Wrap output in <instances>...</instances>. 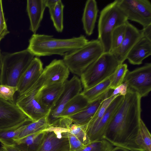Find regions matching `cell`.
<instances>
[{"instance_id":"14","label":"cell","mask_w":151,"mask_h":151,"mask_svg":"<svg viewBox=\"0 0 151 151\" xmlns=\"http://www.w3.org/2000/svg\"><path fill=\"white\" fill-rule=\"evenodd\" d=\"M69 73L68 68L62 60H53L43 69L44 86L64 84L67 80Z\"/></svg>"},{"instance_id":"12","label":"cell","mask_w":151,"mask_h":151,"mask_svg":"<svg viewBox=\"0 0 151 151\" xmlns=\"http://www.w3.org/2000/svg\"><path fill=\"white\" fill-rule=\"evenodd\" d=\"M30 122L15 103L0 98V130Z\"/></svg>"},{"instance_id":"18","label":"cell","mask_w":151,"mask_h":151,"mask_svg":"<svg viewBox=\"0 0 151 151\" xmlns=\"http://www.w3.org/2000/svg\"><path fill=\"white\" fill-rule=\"evenodd\" d=\"M64 89V83L44 86L38 92L37 98L40 104L50 111L54 106Z\"/></svg>"},{"instance_id":"42","label":"cell","mask_w":151,"mask_h":151,"mask_svg":"<svg viewBox=\"0 0 151 151\" xmlns=\"http://www.w3.org/2000/svg\"><path fill=\"white\" fill-rule=\"evenodd\" d=\"M111 151H129V150L122 147H114Z\"/></svg>"},{"instance_id":"13","label":"cell","mask_w":151,"mask_h":151,"mask_svg":"<svg viewBox=\"0 0 151 151\" xmlns=\"http://www.w3.org/2000/svg\"><path fill=\"white\" fill-rule=\"evenodd\" d=\"M142 36L141 30L127 21L125 36L121 45L117 48L110 52L120 64L123 63L131 50Z\"/></svg>"},{"instance_id":"10","label":"cell","mask_w":151,"mask_h":151,"mask_svg":"<svg viewBox=\"0 0 151 151\" xmlns=\"http://www.w3.org/2000/svg\"><path fill=\"white\" fill-rule=\"evenodd\" d=\"M127 19L144 27L151 24V3L148 0H118Z\"/></svg>"},{"instance_id":"36","label":"cell","mask_w":151,"mask_h":151,"mask_svg":"<svg viewBox=\"0 0 151 151\" xmlns=\"http://www.w3.org/2000/svg\"><path fill=\"white\" fill-rule=\"evenodd\" d=\"M67 135L70 145V151H78L83 148L85 146L77 137L68 131Z\"/></svg>"},{"instance_id":"27","label":"cell","mask_w":151,"mask_h":151,"mask_svg":"<svg viewBox=\"0 0 151 151\" xmlns=\"http://www.w3.org/2000/svg\"><path fill=\"white\" fill-rule=\"evenodd\" d=\"M47 115L37 121L26 124L16 141L28 135L42 131L47 128L49 126L47 123Z\"/></svg>"},{"instance_id":"30","label":"cell","mask_w":151,"mask_h":151,"mask_svg":"<svg viewBox=\"0 0 151 151\" xmlns=\"http://www.w3.org/2000/svg\"><path fill=\"white\" fill-rule=\"evenodd\" d=\"M127 22L116 27L113 30L111 35L110 52L117 48L121 45L125 36Z\"/></svg>"},{"instance_id":"2","label":"cell","mask_w":151,"mask_h":151,"mask_svg":"<svg viewBox=\"0 0 151 151\" xmlns=\"http://www.w3.org/2000/svg\"><path fill=\"white\" fill-rule=\"evenodd\" d=\"M89 41L86 37L59 39L52 35L33 34L29 40L27 49L37 57L54 55L63 56L65 53L80 48Z\"/></svg>"},{"instance_id":"15","label":"cell","mask_w":151,"mask_h":151,"mask_svg":"<svg viewBox=\"0 0 151 151\" xmlns=\"http://www.w3.org/2000/svg\"><path fill=\"white\" fill-rule=\"evenodd\" d=\"M43 69L41 60L38 57H35L19 80L17 86L19 95L26 92L36 83Z\"/></svg>"},{"instance_id":"7","label":"cell","mask_w":151,"mask_h":151,"mask_svg":"<svg viewBox=\"0 0 151 151\" xmlns=\"http://www.w3.org/2000/svg\"><path fill=\"white\" fill-rule=\"evenodd\" d=\"M42 74L37 81L28 91L19 95L15 103L23 112L32 122L37 121L47 116L50 111L44 108L38 101L37 96L44 86Z\"/></svg>"},{"instance_id":"23","label":"cell","mask_w":151,"mask_h":151,"mask_svg":"<svg viewBox=\"0 0 151 151\" xmlns=\"http://www.w3.org/2000/svg\"><path fill=\"white\" fill-rule=\"evenodd\" d=\"M87 99L81 93L74 97L66 105L60 118L68 117L78 113L89 103Z\"/></svg>"},{"instance_id":"1","label":"cell","mask_w":151,"mask_h":151,"mask_svg":"<svg viewBox=\"0 0 151 151\" xmlns=\"http://www.w3.org/2000/svg\"><path fill=\"white\" fill-rule=\"evenodd\" d=\"M141 98L137 93L127 90L107 127L104 139L114 146L129 151H145L137 142L141 119Z\"/></svg>"},{"instance_id":"28","label":"cell","mask_w":151,"mask_h":151,"mask_svg":"<svg viewBox=\"0 0 151 151\" xmlns=\"http://www.w3.org/2000/svg\"><path fill=\"white\" fill-rule=\"evenodd\" d=\"M64 6L59 0L54 8L49 10L50 19L56 31L62 32L63 29V9Z\"/></svg>"},{"instance_id":"38","label":"cell","mask_w":151,"mask_h":151,"mask_svg":"<svg viewBox=\"0 0 151 151\" xmlns=\"http://www.w3.org/2000/svg\"><path fill=\"white\" fill-rule=\"evenodd\" d=\"M141 30L142 36L151 41V24L143 27Z\"/></svg>"},{"instance_id":"4","label":"cell","mask_w":151,"mask_h":151,"mask_svg":"<svg viewBox=\"0 0 151 151\" xmlns=\"http://www.w3.org/2000/svg\"><path fill=\"white\" fill-rule=\"evenodd\" d=\"M104 52L100 41L97 39L92 40L82 47L65 53L62 60L70 71L80 76Z\"/></svg>"},{"instance_id":"39","label":"cell","mask_w":151,"mask_h":151,"mask_svg":"<svg viewBox=\"0 0 151 151\" xmlns=\"http://www.w3.org/2000/svg\"><path fill=\"white\" fill-rule=\"evenodd\" d=\"M59 0H45L46 7H47L49 10L53 9Z\"/></svg>"},{"instance_id":"19","label":"cell","mask_w":151,"mask_h":151,"mask_svg":"<svg viewBox=\"0 0 151 151\" xmlns=\"http://www.w3.org/2000/svg\"><path fill=\"white\" fill-rule=\"evenodd\" d=\"M46 8L45 0H28L26 10L30 21L29 29L33 33L40 26Z\"/></svg>"},{"instance_id":"40","label":"cell","mask_w":151,"mask_h":151,"mask_svg":"<svg viewBox=\"0 0 151 151\" xmlns=\"http://www.w3.org/2000/svg\"><path fill=\"white\" fill-rule=\"evenodd\" d=\"M1 148L4 151H22L12 146L2 145Z\"/></svg>"},{"instance_id":"5","label":"cell","mask_w":151,"mask_h":151,"mask_svg":"<svg viewBox=\"0 0 151 151\" xmlns=\"http://www.w3.org/2000/svg\"><path fill=\"white\" fill-rule=\"evenodd\" d=\"M2 65L0 84L17 86L19 80L35 56L27 49L13 53L2 52Z\"/></svg>"},{"instance_id":"29","label":"cell","mask_w":151,"mask_h":151,"mask_svg":"<svg viewBox=\"0 0 151 151\" xmlns=\"http://www.w3.org/2000/svg\"><path fill=\"white\" fill-rule=\"evenodd\" d=\"M137 142L138 145L145 151H151V134L142 119L140 121Z\"/></svg>"},{"instance_id":"9","label":"cell","mask_w":151,"mask_h":151,"mask_svg":"<svg viewBox=\"0 0 151 151\" xmlns=\"http://www.w3.org/2000/svg\"><path fill=\"white\" fill-rule=\"evenodd\" d=\"M123 82L127 84V90L137 93L141 98L147 96L151 90V63L128 70Z\"/></svg>"},{"instance_id":"22","label":"cell","mask_w":151,"mask_h":151,"mask_svg":"<svg viewBox=\"0 0 151 151\" xmlns=\"http://www.w3.org/2000/svg\"><path fill=\"white\" fill-rule=\"evenodd\" d=\"M45 133L42 131L28 135L15 141L12 146L22 151H37Z\"/></svg>"},{"instance_id":"26","label":"cell","mask_w":151,"mask_h":151,"mask_svg":"<svg viewBox=\"0 0 151 151\" xmlns=\"http://www.w3.org/2000/svg\"><path fill=\"white\" fill-rule=\"evenodd\" d=\"M112 76L89 89L83 90L81 93L89 102L95 100L111 89L110 87Z\"/></svg>"},{"instance_id":"35","label":"cell","mask_w":151,"mask_h":151,"mask_svg":"<svg viewBox=\"0 0 151 151\" xmlns=\"http://www.w3.org/2000/svg\"><path fill=\"white\" fill-rule=\"evenodd\" d=\"M9 33L4 13L2 1L0 0V42Z\"/></svg>"},{"instance_id":"34","label":"cell","mask_w":151,"mask_h":151,"mask_svg":"<svg viewBox=\"0 0 151 151\" xmlns=\"http://www.w3.org/2000/svg\"><path fill=\"white\" fill-rule=\"evenodd\" d=\"M17 91V86L0 84V98L6 100L14 102V96Z\"/></svg>"},{"instance_id":"16","label":"cell","mask_w":151,"mask_h":151,"mask_svg":"<svg viewBox=\"0 0 151 151\" xmlns=\"http://www.w3.org/2000/svg\"><path fill=\"white\" fill-rule=\"evenodd\" d=\"M124 96L119 95L111 102L96 128L88 135L90 142L104 139L107 127Z\"/></svg>"},{"instance_id":"20","label":"cell","mask_w":151,"mask_h":151,"mask_svg":"<svg viewBox=\"0 0 151 151\" xmlns=\"http://www.w3.org/2000/svg\"><path fill=\"white\" fill-rule=\"evenodd\" d=\"M151 54V41L142 36L131 50L127 58L133 65H139Z\"/></svg>"},{"instance_id":"17","label":"cell","mask_w":151,"mask_h":151,"mask_svg":"<svg viewBox=\"0 0 151 151\" xmlns=\"http://www.w3.org/2000/svg\"><path fill=\"white\" fill-rule=\"evenodd\" d=\"M112 91V89L109 90L96 99L90 102L79 112L68 118L73 123L81 125L87 124L94 116L102 102Z\"/></svg>"},{"instance_id":"43","label":"cell","mask_w":151,"mask_h":151,"mask_svg":"<svg viewBox=\"0 0 151 151\" xmlns=\"http://www.w3.org/2000/svg\"><path fill=\"white\" fill-rule=\"evenodd\" d=\"M0 151H4L1 148H0Z\"/></svg>"},{"instance_id":"11","label":"cell","mask_w":151,"mask_h":151,"mask_svg":"<svg viewBox=\"0 0 151 151\" xmlns=\"http://www.w3.org/2000/svg\"><path fill=\"white\" fill-rule=\"evenodd\" d=\"M43 131L45 133L37 151H70L68 129L48 126Z\"/></svg>"},{"instance_id":"3","label":"cell","mask_w":151,"mask_h":151,"mask_svg":"<svg viewBox=\"0 0 151 151\" xmlns=\"http://www.w3.org/2000/svg\"><path fill=\"white\" fill-rule=\"evenodd\" d=\"M128 20L118 5V0L108 4L101 11L98 22L97 39L102 45L104 52H110L113 30Z\"/></svg>"},{"instance_id":"6","label":"cell","mask_w":151,"mask_h":151,"mask_svg":"<svg viewBox=\"0 0 151 151\" xmlns=\"http://www.w3.org/2000/svg\"><path fill=\"white\" fill-rule=\"evenodd\" d=\"M120 64L111 53L104 52L81 75L84 90L89 89L110 77Z\"/></svg>"},{"instance_id":"8","label":"cell","mask_w":151,"mask_h":151,"mask_svg":"<svg viewBox=\"0 0 151 151\" xmlns=\"http://www.w3.org/2000/svg\"><path fill=\"white\" fill-rule=\"evenodd\" d=\"M81 83L79 78L74 76L64 83V89L47 116L49 126H53L61 119L60 115L67 104L82 90Z\"/></svg>"},{"instance_id":"25","label":"cell","mask_w":151,"mask_h":151,"mask_svg":"<svg viewBox=\"0 0 151 151\" xmlns=\"http://www.w3.org/2000/svg\"><path fill=\"white\" fill-rule=\"evenodd\" d=\"M28 122L0 130V142L2 145L13 146L19 135Z\"/></svg>"},{"instance_id":"37","label":"cell","mask_w":151,"mask_h":151,"mask_svg":"<svg viewBox=\"0 0 151 151\" xmlns=\"http://www.w3.org/2000/svg\"><path fill=\"white\" fill-rule=\"evenodd\" d=\"M127 91V86L126 83L123 82L113 91L111 94V96L119 95L125 96Z\"/></svg>"},{"instance_id":"24","label":"cell","mask_w":151,"mask_h":151,"mask_svg":"<svg viewBox=\"0 0 151 151\" xmlns=\"http://www.w3.org/2000/svg\"><path fill=\"white\" fill-rule=\"evenodd\" d=\"M112 91L102 102L92 119L88 124L85 125V130L88 136L96 128L111 102L116 97L119 95L111 96L110 95Z\"/></svg>"},{"instance_id":"21","label":"cell","mask_w":151,"mask_h":151,"mask_svg":"<svg viewBox=\"0 0 151 151\" xmlns=\"http://www.w3.org/2000/svg\"><path fill=\"white\" fill-rule=\"evenodd\" d=\"M99 10L95 0H88L86 3L82 18L83 29L86 34L90 36L93 33Z\"/></svg>"},{"instance_id":"31","label":"cell","mask_w":151,"mask_h":151,"mask_svg":"<svg viewBox=\"0 0 151 151\" xmlns=\"http://www.w3.org/2000/svg\"><path fill=\"white\" fill-rule=\"evenodd\" d=\"M114 146L104 139L91 142L78 151H111Z\"/></svg>"},{"instance_id":"32","label":"cell","mask_w":151,"mask_h":151,"mask_svg":"<svg viewBox=\"0 0 151 151\" xmlns=\"http://www.w3.org/2000/svg\"><path fill=\"white\" fill-rule=\"evenodd\" d=\"M128 70L126 64L122 63L119 65L112 76L110 87L111 89H114L123 83Z\"/></svg>"},{"instance_id":"41","label":"cell","mask_w":151,"mask_h":151,"mask_svg":"<svg viewBox=\"0 0 151 151\" xmlns=\"http://www.w3.org/2000/svg\"><path fill=\"white\" fill-rule=\"evenodd\" d=\"M2 65V52L0 49V83L1 80V73Z\"/></svg>"},{"instance_id":"33","label":"cell","mask_w":151,"mask_h":151,"mask_svg":"<svg viewBox=\"0 0 151 151\" xmlns=\"http://www.w3.org/2000/svg\"><path fill=\"white\" fill-rule=\"evenodd\" d=\"M72 123L69 126L68 131L75 136L84 145L90 142L85 130V126Z\"/></svg>"}]
</instances>
